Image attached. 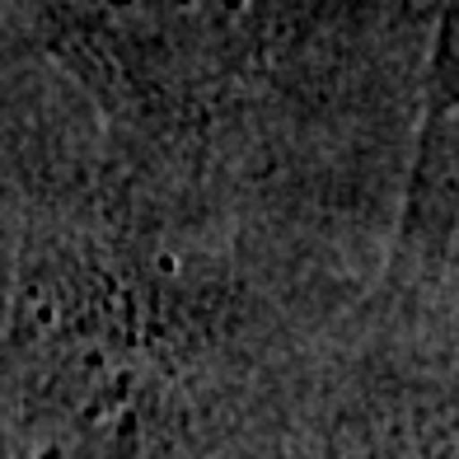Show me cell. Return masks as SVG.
<instances>
[{
    "label": "cell",
    "mask_w": 459,
    "mask_h": 459,
    "mask_svg": "<svg viewBox=\"0 0 459 459\" xmlns=\"http://www.w3.org/2000/svg\"><path fill=\"white\" fill-rule=\"evenodd\" d=\"M347 305L43 178L0 309V459H273Z\"/></svg>",
    "instance_id": "6da1fadb"
},
{
    "label": "cell",
    "mask_w": 459,
    "mask_h": 459,
    "mask_svg": "<svg viewBox=\"0 0 459 459\" xmlns=\"http://www.w3.org/2000/svg\"><path fill=\"white\" fill-rule=\"evenodd\" d=\"M273 459H455V244L399 235L333 324Z\"/></svg>",
    "instance_id": "7a4b0ae2"
}]
</instances>
